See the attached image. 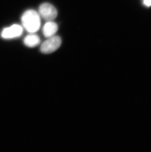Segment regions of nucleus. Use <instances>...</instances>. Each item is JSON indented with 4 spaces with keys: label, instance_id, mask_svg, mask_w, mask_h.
Listing matches in <instances>:
<instances>
[{
    "label": "nucleus",
    "instance_id": "nucleus-2",
    "mask_svg": "<svg viewBox=\"0 0 151 152\" xmlns=\"http://www.w3.org/2000/svg\"><path fill=\"white\" fill-rule=\"evenodd\" d=\"M61 45V39L59 36L48 37L41 45L40 51L44 54H50L59 49Z\"/></svg>",
    "mask_w": 151,
    "mask_h": 152
},
{
    "label": "nucleus",
    "instance_id": "nucleus-3",
    "mask_svg": "<svg viewBox=\"0 0 151 152\" xmlns=\"http://www.w3.org/2000/svg\"><path fill=\"white\" fill-rule=\"evenodd\" d=\"M39 14L47 21H53L56 18L57 12L56 8L49 3H44L39 7Z\"/></svg>",
    "mask_w": 151,
    "mask_h": 152
},
{
    "label": "nucleus",
    "instance_id": "nucleus-6",
    "mask_svg": "<svg viewBox=\"0 0 151 152\" xmlns=\"http://www.w3.org/2000/svg\"><path fill=\"white\" fill-rule=\"evenodd\" d=\"M40 42V38L37 34L34 33H30L26 36L24 39L25 45L29 48H33L37 46Z\"/></svg>",
    "mask_w": 151,
    "mask_h": 152
},
{
    "label": "nucleus",
    "instance_id": "nucleus-5",
    "mask_svg": "<svg viewBox=\"0 0 151 152\" xmlns=\"http://www.w3.org/2000/svg\"><path fill=\"white\" fill-rule=\"evenodd\" d=\"M58 30L57 24L53 21H49L45 24L43 26L42 32L46 37H51L54 36Z\"/></svg>",
    "mask_w": 151,
    "mask_h": 152
},
{
    "label": "nucleus",
    "instance_id": "nucleus-7",
    "mask_svg": "<svg viewBox=\"0 0 151 152\" xmlns=\"http://www.w3.org/2000/svg\"><path fill=\"white\" fill-rule=\"evenodd\" d=\"M143 3L147 7H150L151 6V0H143Z\"/></svg>",
    "mask_w": 151,
    "mask_h": 152
},
{
    "label": "nucleus",
    "instance_id": "nucleus-1",
    "mask_svg": "<svg viewBox=\"0 0 151 152\" xmlns=\"http://www.w3.org/2000/svg\"><path fill=\"white\" fill-rule=\"evenodd\" d=\"M21 21L23 27L30 33H35L40 28V15L35 10H31L25 12L22 16Z\"/></svg>",
    "mask_w": 151,
    "mask_h": 152
},
{
    "label": "nucleus",
    "instance_id": "nucleus-4",
    "mask_svg": "<svg viewBox=\"0 0 151 152\" xmlns=\"http://www.w3.org/2000/svg\"><path fill=\"white\" fill-rule=\"evenodd\" d=\"M23 33V28L19 25L15 24L7 28L1 32V37L4 39H12L18 37Z\"/></svg>",
    "mask_w": 151,
    "mask_h": 152
}]
</instances>
